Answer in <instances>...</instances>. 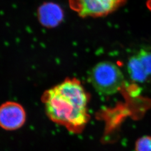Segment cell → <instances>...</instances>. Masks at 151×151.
Returning a JSON list of instances; mask_svg holds the SVG:
<instances>
[{"instance_id": "2", "label": "cell", "mask_w": 151, "mask_h": 151, "mask_svg": "<svg viewBox=\"0 0 151 151\" xmlns=\"http://www.w3.org/2000/svg\"><path fill=\"white\" fill-rule=\"evenodd\" d=\"M88 79L96 91L103 95L116 93L124 82V76L118 65L108 61L95 65L90 72Z\"/></svg>"}, {"instance_id": "1", "label": "cell", "mask_w": 151, "mask_h": 151, "mask_svg": "<svg viewBox=\"0 0 151 151\" xmlns=\"http://www.w3.org/2000/svg\"><path fill=\"white\" fill-rule=\"evenodd\" d=\"M42 101L49 119L73 133H81L88 121V97L76 79H66L46 90Z\"/></svg>"}, {"instance_id": "6", "label": "cell", "mask_w": 151, "mask_h": 151, "mask_svg": "<svg viewBox=\"0 0 151 151\" xmlns=\"http://www.w3.org/2000/svg\"><path fill=\"white\" fill-rule=\"evenodd\" d=\"M127 70L130 78L137 82H144L149 77L137 54L128 60Z\"/></svg>"}, {"instance_id": "7", "label": "cell", "mask_w": 151, "mask_h": 151, "mask_svg": "<svg viewBox=\"0 0 151 151\" xmlns=\"http://www.w3.org/2000/svg\"><path fill=\"white\" fill-rule=\"evenodd\" d=\"M137 55L145 67L148 75L151 76V52L141 49Z\"/></svg>"}, {"instance_id": "9", "label": "cell", "mask_w": 151, "mask_h": 151, "mask_svg": "<svg viewBox=\"0 0 151 151\" xmlns=\"http://www.w3.org/2000/svg\"><path fill=\"white\" fill-rule=\"evenodd\" d=\"M149 6L150 8H151V0H150L149 2Z\"/></svg>"}, {"instance_id": "5", "label": "cell", "mask_w": 151, "mask_h": 151, "mask_svg": "<svg viewBox=\"0 0 151 151\" xmlns=\"http://www.w3.org/2000/svg\"><path fill=\"white\" fill-rule=\"evenodd\" d=\"M38 17L44 26L54 27L62 22L63 13L58 5L54 3H46L39 7Z\"/></svg>"}, {"instance_id": "4", "label": "cell", "mask_w": 151, "mask_h": 151, "mask_svg": "<svg viewBox=\"0 0 151 151\" xmlns=\"http://www.w3.org/2000/svg\"><path fill=\"white\" fill-rule=\"evenodd\" d=\"M27 114L19 103L7 101L0 106V127L6 130L18 129L24 125Z\"/></svg>"}, {"instance_id": "8", "label": "cell", "mask_w": 151, "mask_h": 151, "mask_svg": "<svg viewBox=\"0 0 151 151\" xmlns=\"http://www.w3.org/2000/svg\"><path fill=\"white\" fill-rule=\"evenodd\" d=\"M136 151H151V137H144L137 141Z\"/></svg>"}, {"instance_id": "3", "label": "cell", "mask_w": 151, "mask_h": 151, "mask_svg": "<svg viewBox=\"0 0 151 151\" xmlns=\"http://www.w3.org/2000/svg\"><path fill=\"white\" fill-rule=\"evenodd\" d=\"M70 8L81 17H97L114 11L124 0H68Z\"/></svg>"}]
</instances>
